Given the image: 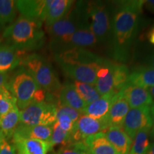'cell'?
Masks as SVG:
<instances>
[{
    "mask_svg": "<svg viewBox=\"0 0 154 154\" xmlns=\"http://www.w3.org/2000/svg\"><path fill=\"white\" fill-rule=\"evenodd\" d=\"M9 77L7 73H3L0 72V88L7 85L9 82Z\"/></svg>",
    "mask_w": 154,
    "mask_h": 154,
    "instance_id": "36",
    "label": "cell"
},
{
    "mask_svg": "<svg viewBox=\"0 0 154 154\" xmlns=\"http://www.w3.org/2000/svg\"><path fill=\"white\" fill-rule=\"evenodd\" d=\"M119 92L128 101L131 109L149 106L153 103V99L147 88L126 84Z\"/></svg>",
    "mask_w": 154,
    "mask_h": 154,
    "instance_id": "13",
    "label": "cell"
},
{
    "mask_svg": "<svg viewBox=\"0 0 154 154\" xmlns=\"http://www.w3.org/2000/svg\"><path fill=\"white\" fill-rule=\"evenodd\" d=\"M16 7L21 16L27 19L44 22L46 0H19L15 1Z\"/></svg>",
    "mask_w": 154,
    "mask_h": 154,
    "instance_id": "15",
    "label": "cell"
},
{
    "mask_svg": "<svg viewBox=\"0 0 154 154\" xmlns=\"http://www.w3.org/2000/svg\"><path fill=\"white\" fill-rule=\"evenodd\" d=\"M130 109L129 104L120 92L113 96L110 109L108 113L109 126L122 127L124 119Z\"/></svg>",
    "mask_w": 154,
    "mask_h": 154,
    "instance_id": "16",
    "label": "cell"
},
{
    "mask_svg": "<svg viewBox=\"0 0 154 154\" xmlns=\"http://www.w3.org/2000/svg\"><path fill=\"white\" fill-rule=\"evenodd\" d=\"M57 122L59 126L65 131L72 133L74 129L75 123L68 116L64 114L57 115Z\"/></svg>",
    "mask_w": 154,
    "mask_h": 154,
    "instance_id": "34",
    "label": "cell"
},
{
    "mask_svg": "<svg viewBox=\"0 0 154 154\" xmlns=\"http://www.w3.org/2000/svg\"><path fill=\"white\" fill-rule=\"evenodd\" d=\"M17 7L13 0H0V29L5 30L14 22Z\"/></svg>",
    "mask_w": 154,
    "mask_h": 154,
    "instance_id": "26",
    "label": "cell"
},
{
    "mask_svg": "<svg viewBox=\"0 0 154 154\" xmlns=\"http://www.w3.org/2000/svg\"><path fill=\"white\" fill-rule=\"evenodd\" d=\"M74 86L78 92L79 95L82 98L83 101L85 102L86 105L93 103L101 97V95L96 90V86L91 84H86L79 82H74Z\"/></svg>",
    "mask_w": 154,
    "mask_h": 154,
    "instance_id": "27",
    "label": "cell"
},
{
    "mask_svg": "<svg viewBox=\"0 0 154 154\" xmlns=\"http://www.w3.org/2000/svg\"><path fill=\"white\" fill-rule=\"evenodd\" d=\"M20 67L27 72L42 89L51 95L60 93L61 86L50 63L43 56L37 54L22 57Z\"/></svg>",
    "mask_w": 154,
    "mask_h": 154,
    "instance_id": "4",
    "label": "cell"
},
{
    "mask_svg": "<svg viewBox=\"0 0 154 154\" xmlns=\"http://www.w3.org/2000/svg\"><path fill=\"white\" fill-rule=\"evenodd\" d=\"M145 1L117 2L111 22L112 53L117 61H125L137 34L139 16Z\"/></svg>",
    "mask_w": 154,
    "mask_h": 154,
    "instance_id": "1",
    "label": "cell"
},
{
    "mask_svg": "<svg viewBox=\"0 0 154 154\" xmlns=\"http://www.w3.org/2000/svg\"><path fill=\"white\" fill-rule=\"evenodd\" d=\"M59 101L60 104L73 108L82 113L86 106L85 102L83 101L76 91L74 84L69 83H67L61 88L59 94Z\"/></svg>",
    "mask_w": 154,
    "mask_h": 154,
    "instance_id": "23",
    "label": "cell"
},
{
    "mask_svg": "<svg viewBox=\"0 0 154 154\" xmlns=\"http://www.w3.org/2000/svg\"><path fill=\"white\" fill-rule=\"evenodd\" d=\"M144 5L146 6V8L154 12V0L145 1L144 2Z\"/></svg>",
    "mask_w": 154,
    "mask_h": 154,
    "instance_id": "38",
    "label": "cell"
},
{
    "mask_svg": "<svg viewBox=\"0 0 154 154\" xmlns=\"http://www.w3.org/2000/svg\"><path fill=\"white\" fill-rule=\"evenodd\" d=\"M7 86L17 100V106L22 110L35 103V96L39 88L33 77L20 67L9 78Z\"/></svg>",
    "mask_w": 154,
    "mask_h": 154,
    "instance_id": "5",
    "label": "cell"
},
{
    "mask_svg": "<svg viewBox=\"0 0 154 154\" xmlns=\"http://www.w3.org/2000/svg\"><path fill=\"white\" fill-rule=\"evenodd\" d=\"M149 61V66L152 67V68H154V51L151 54V57H150Z\"/></svg>",
    "mask_w": 154,
    "mask_h": 154,
    "instance_id": "41",
    "label": "cell"
},
{
    "mask_svg": "<svg viewBox=\"0 0 154 154\" xmlns=\"http://www.w3.org/2000/svg\"><path fill=\"white\" fill-rule=\"evenodd\" d=\"M55 59L59 63L69 64H91L99 62L103 58L94 54L84 48H72L54 54Z\"/></svg>",
    "mask_w": 154,
    "mask_h": 154,
    "instance_id": "12",
    "label": "cell"
},
{
    "mask_svg": "<svg viewBox=\"0 0 154 154\" xmlns=\"http://www.w3.org/2000/svg\"><path fill=\"white\" fill-rule=\"evenodd\" d=\"M74 5L83 29L91 31L98 41L105 42L110 37L112 19L106 4L88 1L78 2Z\"/></svg>",
    "mask_w": 154,
    "mask_h": 154,
    "instance_id": "3",
    "label": "cell"
},
{
    "mask_svg": "<svg viewBox=\"0 0 154 154\" xmlns=\"http://www.w3.org/2000/svg\"><path fill=\"white\" fill-rule=\"evenodd\" d=\"M98 42L97 38L91 31L86 29L77 30L66 38L50 41V48L54 54L72 48H84L94 46Z\"/></svg>",
    "mask_w": 154,
    "mask_h": 154,
    "instance_id": "7",
    "label": "cell"
},
{
    "mask_svg": "<svg viewBox=\"0 0 154 154\" xmlns=\"http://www.w3.org/2000/svg\"><path fill=\"white\" fill-rule=\"evenodd\" d=\"M151 127L150 107L144 106L129 109L121 128L132 140H134L138 131L144 128L151 129Z\"/></svg>",
    "mask_w": 154,
    "mask_h": 154,
    "instance_id": "9",
    "label": "cell"
},
{
    "mask_svg": "<svg viewBox=\"0 0 154 154\" xmlns=\"http://www.w3.org/2000/svg\"><path fill=\"white\" fill-rule=\"evenodd\" d=\"M146 154H154V142L150 144L149 149L147 150Z\"/></svg>",
    "mask_w": 154,
    "mask_h": 154,
    "instance_id": "40",
    "label": "cell"
},
{
    "mask_svg": "<svg viewBox=\"0 0 154 154\" xmlns=\"http://www.w3.org/2000/svg\"><path fill=\"white\" fill-rule=\"evenodd\" d=\"M60 114L68 116L74 123H76L78 121V119L80 118L81 116L82 115V113L80 111L73 109V108L66 106L59 103V106H57V115Z\"/></svg>",
    "mask_w": 154,
    "mask_h": 154,
    "instance_id": "33",
    "label": "cell"
},
{
    "mask_svg": "<svg viewBox=\"0 0 154 154\" xmlns=\"http://www.w3.org/2000/svg\"><path fill=\"white\" fill-rule=\"evenodd\" d=\"M12 140L17 154H47L51 149L50 142L22 138L15 134Z\"/></svg>",
    "mask_w": 154,
    "mask_h": 154,
    "instance_id": "14",
    "label": "cell"
},
{
    "mask_svg": "<svg viewBox=\"0 0 154 154\" xmlns=\"http://www.w3.org/2000/svg\"><path fill=\"white\" fill-rule=\"evenodd\" d=\"M127 84L144 88L154 86V68L147 66L134 71L129 74Z\"/></svg>",
    "mask_w": 154,
    "mask_h": 154,
    "instance_id": "25",
    "label": "cell"
},
{
    "mask_svg": "<svg viewBox=\"0 0 154 154\" xmlns=\"http://www.w3.org/2000/svg\"><path fill=\"white\" fill-rule=\"evenodd\" d=\"M0 154H17L15 146L3 136L0 141Z\"/></svg>",
    "mask_w": 154,
    "mask_h": 154,
    "instance_id": "35",
    "label": "cell"
},
{
    "mask_svg": "<svg viewBox=\"0 0 154 154\" xmlns=\"http://www.w3.org/2000/svg\"><path fill=\"white\" fill-rule=\"evenodd\" d=\"M22 57L18 51L0 41V72L7 73L17 68Z\"/></svg>",
    "mask_w": 154,
    "mask_h": 154,
    "instance_id": "22",
    "label": "cell"
},
{
    "mask_svg": "<svg viewBox=\"0 0 154 154\" xmlns=\"http://www.w3.org/2000/svg\"><path fill=\"white\" fill-rule=\"evenodd\" d=\"M74 2L72 0H46L45 20L47 26L60 20L68 14Z\"/></svg>",
    "mask_w": 154,
    "mask_h": 154,
    "instance_id": "17",
    "label": "cell"
},
{
    "mask_svg": "<svg viewBox=\"0 0 154 154\" xmlns=\"http://www.w3.org/2000/svg\"><path fill=\"white\" fill-rule=\"evenodd\" d=\"M148 38H149V42L152 44H154V26L150 30L149 34H148Z\"/></svg>",
    "mask_w": 154,
    "mask_h": 154,
    "instance_id": "39",
    "label": "cell"
},
{
    "mask_svg": "<svg viewBox=\"0 0 154 154\" xmlns=\"http://www.w3.org/2000/svg\"><path fill=\"white\" fill-rule=\"evenodd\" d=\"M2 135L1 134V133H0V141H1V139H2Z\"/></svg>",
    "mask_w": 154,
    "mask_h": 154,
    "instance_id": "43",
    "label": "cell"
},
{
    "mask_svg": "<svg viewBox=\"0 0 154 154\" xmlns=\"http://www.w3.org/2000/svg\"><path fill=\"white\" fill-rule=\"evenodd\" d=\"M82 29L83 26L75 7H72L64 17L47 26L51 41L66 38Z\"/></svg>",
    "mask_w": 154,
    "mask_h": 154,
    "instance_id": "10",
    "label": "cell"
},
{
    "mask_svg": "<svg viewBox=\"0 0 154 154\" xmlns=\"http://www.w3.org/2000/svg\"><path fill=\"white\" fill-rule=\"evenodd\" d=\"M115 95L116 94L111 92L101 96L99 99L94 101L93 103L86 105L82 111V114L99 120L106 119L112 103V99Z\"/></svg>",
    "mask_w": 154,
    "mask_h": 154,
    "instance_id": "19",
    "label": "cell"
},
{
    "mask_svg": "<svg viewBox=\"0 0 154 154\" xmlns=\"http://www.w3.org/2000/svg\"><path fill=\"white\" fill-rule=\"evenodd\" d=\"M150 128H144L136 134L132 142L131 149L129 153L146 154L150 146L149 133Z\"/></svg>",
    "mask_w": 154,
    "mask_h": 154,
    "instance_id": "29",
    "label": "cell"
},
{
    "mask_svg": "<svg viewBox=\"0 0 154 154\" xmlns=\"http://www.w3.org/2000/svg\"><path fill=\"white\" fill-rule=\"evenodd\" d=\"M129 74V72L126 66L121 63H114L113 69V92L115 94H118L126 85Z\"/></svg>",
    "mask_w": 154,
    "mask_h": 154,
    "instance_id": "28",
    "label": "cell"
},
{
    "mask_svg": "<svg viewBox=\"0 0 154 154\" xmlns=\"http://www.w3.org/2000/svg\"><path fill=\"white\" fill-rule=\"evenodd\" d=\"M20 123V111L15 106L0 118V133L6 139L12 138L17 127Z\"/></svg>",
    "mask_w": 154,
    "mask_h": 154,
    "instance_id": "24",
    "label": "cell"
},
{
    "mask_svg": "<svg viewBox=\"0 0 154 154\" xmlns=\"http://www.w3.org/2000/svg\"><path fill=\"white\" fill-rule=\"evenodd\" d=\"M17 106V100L7 85L0 88V118Z\"/></svg>",
    "mask_w": 154,
    "mask_h": 154,
    "instance_id": "31",
    "label": "cell"
},
{
    "mask_svg": "<svg viewBox=\"0 0 154 154\" xmlns=\"http://www.w3.org/2000/svg\"><path fill=\"white\" fill-rule=\"evenodd\" d=\"M151 106L150 107V113H151V119L152 123V127L151 129V135L154 137V102L151 105Z\"/></svg>",
    "mask_w": 154,
    "mask_h": 154,
    "instance_id": "37",
    "label": "cell"
},
{
    "mask_svg": "<svg viewBox=\"0 0 154 154\" xmlns=\"http://www.w3.org/2000/svg\"><path fill=\"white\" fill-rule=\"evenodd\" d=\"M88 154H119L106 138L104 132H101L84 139Z\"/></svg>",
    "mask_w": 154,
    "mask_h": 154,
    "instance_id": "21",
    "label": "cell"
},
{
    "mask_svg": "<svg viewBox=\"0 0 154 154\" xmlns=\"http://www.w3.org/2000/svg\"><path fill=\"white\" fill-rule=\"evenodd\" d=\"M148 91H149L150 95H151V98L153 99V100L154 99V86H151V87H149V88H147Z\"/></svg>",
    "mask_w": 154,
    "mask_h": 154,
    "instance_id": "42",
    "label": "cell"
},
{
    "mask_svg": "<svg viewBox=\"0 0 154 154\" xmlns=\"http://www.w3.org/2000/svg\"><path fill=\"white\" fill-rule=\"evenodd\" d=\"M49 142L51 149L55 146H61V147H62L69 145L73 143L72 134L63 131L56 121L52 125V134Z\"/></svg>",
    "mask_w": 154,
    "mask_h": 154,
    "instance_id": "30",
    "label": "cell"
},
{
    "mask_svg": "<svg viewBox=\"0 0 154 154\" xmlns=\"http://www.w3.org/2000/svg\"><path fill=\"white\" fill-rule=\"evenodd\" d=\"M99 62L91 64H69L64 63L59 64L65 74L74 81L95 86L97 79L96 69Z\"/></svg>",
    "mask_w": 154,
    "mask_h": 154,
    "instance_id": "11",
    "label": "cell"
},
{
    "mask_svg": "<svg viewBox=\"0 0 154 154\" xmlns=\"http://www.w3.org/2000/svg\"><path fill=\"white\" fill-rule=\"evenodd\" d=\"M57 121V106L51 102H38L20 111V123L27 126H52Z\"/></svg>",
    "mask_w": 154,
    "mask_h": 154,
    "instance_id": "6",
    "label": "cell"
},
{
    "mask_svg": "<svg viewBox=\"0 0 154 154\" xmlns=\"http://www.w3.org/2000/svg\"><path fill=\"white\" fill-rule=\"evenodd\" d=\"M106 138L119 154H129L133 140L120 127L112 126L104 132Z\"/></svg>",
    "mask_w": 154,
    "mask_h": 154,
    "instance_id": "18",
    "label": "cell"
},
{
    "mask_svg": "<svg viewBox=\"0 0 154 154\" xmlns=\"http://www.w3.org/2000/svg\"><path fill=\"white\" fill-rule=\"evenodd\" d=\"M54 154H88L84 141L74 142L62 146Z\"/></svg>",
    "mask_w": 154,
    "mask_h": 154,
    "instance_id": "32",
    "label": "cell"
},
{
    "mask_svg": "<svg viewBox=\"0 0 154 154\" xmlns=\"http://www.w3.org/2000/svg\"><path fill=\"white\" fill-rule=\"evenodd\" d=\"M109 126L108 119L99 120L82 114L75 123L74 129L71 133L72 141H83L86 138L101 132H105Z\"/></svg>",
    "mask_w": 154,
    "mask_h": 154,
    "instance_id": "8",
    "label": "cell"
},
{
    "mask_svg": "<svg viewBox=\"0 0 154 154\" xmlns=\"http://www.w3.org/2000/svg\"><path fill=\"white\" fill-rule=\"evenodd\" d=\"M14 134L25 138L49 142L52 134V126H27L19 124Z\"/></svg>",
    "mask_w": 154,
    "mask_h": 154,
    "instance_id": "20",
    "label": "cell"
},
{
    "mask_svg": "<svg viewBox=\"0 0 154 154\" xmlns=\"http://www.w3.org/2000/svg\"><path fill=\"white\" fill-rule=\"evenodd\" d=\"M42 22L20 16L4 30V43L22 56L29 51L41 48L45 41Z\"/></svg>",
    "mask_w": 154,
    "mask_h": 154,
    "instance_id": "2",
    "label": "cell"
}]
</instances>
